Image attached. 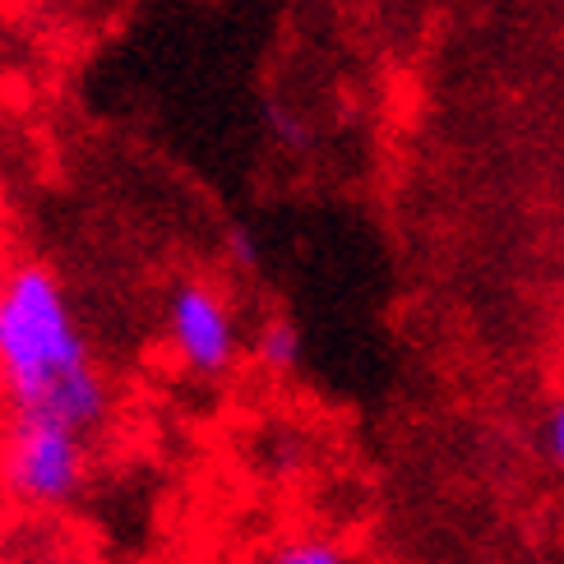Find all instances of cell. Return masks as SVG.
I'll return each instance as SVG.
<instances>
[{"label": "cell", "instance_id": "1", "mask_svg": "<svg viewBox=\"0 0 564 564\" xmlns=\"http://www.w3.org/2000/svg\"><path fill=\"white\" fill-rule=\"evenodd\" d=\"M0 398L10 416H46L93 435L111 393L61 273L46 260H19L0 273Z\"/></svg>", "mask_w": 564, "mask_h": 564}, {"label": "cell", "instance_id": "2", "mask_svg": "<svg viewBox=\"0 0 564 564\" xmlns=\"http://www.w3.org/2000/svg\"><path fill=\"white\" fill-rule=\"evenodd\" d=\"M88 435L46 416H6L0 486L23 509H65L84 496Z\"/></svg>", "mask_w": 564, "mask_h": 564}, {"label": "cell", "instance_id": "3", "mask_svg": "<svg viewBox=\"0 0 564 564\" xmlns=\"http://www.w3.org/2000/svg\"><path fill=\"white\" fill-rule=\"evenodd\" d=\"M167 343L176 351V361L199 375V380H218L237 361V315L218 288L208 282H176L167 292Z\"/></svg>", "mask_w": 564, "mask_h": 564}, {"label": "cell", "instance_id": "4", "mask_svg": "<svg viewBox=\"0 0 564 564\" xmlns=\"http://www.w3.org/2000/svg\"><path fill=\"white\" fill-rule=\"evenodd\" d=\"M264 564H351V555L328 536H296V542L273 546Z\"/></svg>", "mask_w": 564, "mask_h": 564}, {"label": "cell", "instance_id": "5", "mask_svg": "<svg viewBox=\"0 0 564 564\" xmlns=\"http://www.w3.org/2000/svg\"><path fill=\"white\" fill-rule=\"evenodd\" d=\"M254 357H260V366H269V370H292L301 361V334L292 324L273 319V324H264L260 343H254Z\"/></svg>", "mask_w": 564, "mask_h": 564}, {"label": "cell", "instance_id": "6", "mask_svg": "<svg viewBox=\"0 0 564 564\" xmlns=\"http://www.w3.org/2000/svg\"><path fill=\"white\" fill-rule=\"evenodd\" d=\"M546 454L555 458V467H564V398L555 403V412L546 421Z\"/></svg>", "mask_w": 564, "mask_h": 564}]
</instances>
